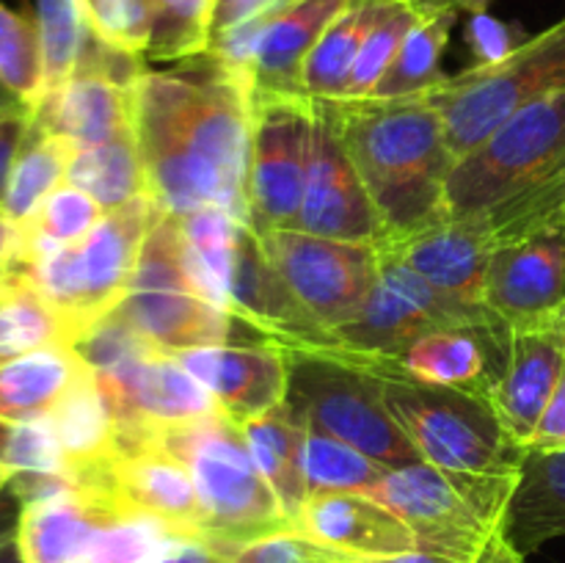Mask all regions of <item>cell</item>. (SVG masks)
<instances>
[{"instance_id":"37","label":"cell","mask_w":565,"mask_h":563,"mask_svg":"<svg viewBox=\"0 0 565 563\" xmlns=\"http://www.w3.org/2000/svg\"><path fill=\"white\" fill-rule=\"evenodd\" d=\"M33 20L42 42L44 94H47L75 75L97 36L88 28L81 0H36Z\"/></svg>"},{"instance_id":"2","label":"cell","mask_w":565,"mask_h":563,"mask_svg":"<svg viewBox=\"0 0 565 563\" xmlns=\"http://www.w3.org/2000/svg\"><path fill=\"white\" fill-rule=\"evenodd\" d=\"M351 155L384 237L408 235L447 213V180L456 158L445 125L425 94L401 99H315Z\"/></svg>"},{"instance_id":"50","label":"cell","mask_w":565,"mask_h":563,"mask_svg":"<svg viewBox=\"0 0 565 563\" xmlns=\"http://www.w3.org/2000/svg\"><path fill=\"white\" fill-rule=\"evenodd\" d=\"M403 3H408L419 14H439V11H458V14L469 11V14H475V11H486L491 0H403Z\"/></svg>"},{"instance_id":"30","label":"cell","mask_w":565,"mask_h":563,"mask_svg":"<svg viewBox=\"0 0 565 563\" xmlns=\"http://www.w3.org/2000/svg\"><path fill=\"white\" fill-rule=\"evenodd\" d=\"M390 0H351L340 17L320 36L318 47L303 66V97H345L353 64H356L370 28L384 14Z\"/></svg>"},{"instance_id":"53","label":"cell","mask_w":565,"mask_h":563,"mask_svg":"<svg viewBox=\"0 0 565 563\" xmlns=\"http://www.w3.org/2000/svg\"><path fill=\"white\" fill-rule=\"evenodd\" d=\"M386 563H456L450 557H441L434 555V552H425V550H414V552H403V555L395 557H384Z\"/></svg>"},{"instance_id":"36","label":"cell","mask_w":565,"mask_h":563,"mask_svg":"<svg viewBox=\"0 0 565 563\" xmlns=\"http://www.w3.org/2000/svg\"><path fill=\"white\" fill-rule=\"evenodd\" d=\"M303 467H307L309 497L334 495V491L373 495L386 472V467L364 456L362 450L309 425H303Z\"/></svg>"},{"instance_id":"11","label":"cell","mask_w":565,"mask_h":563,"mask_svg":"<svg viewBox=\"0 0 565 563\" xmlns=\"http://www.w3.org/2000/svg\"><path fill=\"white\" fill-rule=\"evenodd\" d=\"M287 357L290 384L285 403L298 423L356 447L386 469L423 461L417 447L386 408L381 381L375 375L326 353Z\"/></svg>"},{"instance_id":"45","label":"cell","mask_w":565,"mask_h":563,"mask_svg":"<svg viewBox=\"0 0 565 563\" xmlns=\"http://www.w3.org/2000/svg\"><path fill=\"white\" fill-rule=\"evenodd\" d=\"M31 125L33 110L25 108V105L0 116V199H3L6 185H9L11 166H14L28 132H31Z\"/></svg>"},{"instance_id":"41","label":"cell","mask_w":565,"mask_h":563,"mask_svg":"<svg viewBox=\"0 0 565 563\" xmlns=\"http://www.w3.org/2000/svg\"><path fill=\"white\" fill-rule=\"evenodd\" d=\"M81 9L99 42L147 59L154 0H81Z\"/></svg>"},{"instance_id":"59","label":"cell","mask_w":565,"mask_h":563,"mask_svg":"<svg viewBox=\"0 0 565 563\" xmlns=\"http://www.w3.org/2000/svg\"><path fill=\"white\" fill-rule=\"evenodd\" d=\"M337 563H386L379 557H351V555H334Z\"/></svg>"},{"instance_id":"22","label":"cell","mask_w":565,"mask_h":563,"mask_svg":"<svg viewBox=\"0 0 565 563\" xmlns=\"http://www.w3.org/2000/svg\"><path fill=\"white\" fill-rule=\"evenodd\" d=\"M565 373V318L561 307L544 318L511 323L508 359L494 406L519 445L527 447Z\"/></svg>"},{"instance_id":"33","label":"cell","mask_w":565,"mask_h":563,"mask_svg":"<svg viewBox=\"0 0 565 563\" xmlns=\"http://www.w3.org/2000/svg\"><path fill=\"white\" fill-rule=\"evenodd\" d=\"M458 17H461L458 11H439V14L419 17L417 25H414L412 31H408V36L403 39L395 61H392L390 70L384 72V77H381L379 86L373 88L370 97H414V94L428 92L436 83L445 81L447 75H441L439 61L447 42H450V33L452 28H456Z\"/></svg>"},{"instance_id":"39","label":"cell","mask_w":565,"mask_h":563,"mask_svg":"<svg viewBox=\"0 0 565 563\" xmlns=\"http://www.w3.org/2000/svg\"><path fill=\"white\" fill-rule=\"evenodd\" d=\"M215 0H154L149 61H185L207 53Z\"/></svg>"},{"instance_id":"15","label":"cell","mask_w":565,"mask_h":563,"mask_svg":"<svg viewBox=\"0 0 565 563\" xmlns=\"http://www.w3.org/2000/svg\"><path fill=\"white\" fill-rule=\"evenodd\" d=\"M92 373L114 417L116 447L149 442L166 425L218 412V403L180 359L152 346L136 348Z\"/></svg>"},{"instance_id":"25","label":"cell","mask_w":565,"mask_h":563,"mask_svg":"<svg viewBox=\"0 0 565 563\" xmlns=\"http://www.w3.org/2000/svg\"><path fill=\"white\" fill-rule=\"evenodd\" d=\"M351 0H287L259 14L252 53V88L259 94L303 97V66L320 36Z\"/></svg>"},{"instance_id":"6","label":"cell","mask_w":565,"mask_h":563,"mask_svg":"<svg viewBox=\"0 0 565 563\" xmlns=\"http://www.w3.org/2000/svg\"><path fill=\"white\" fill-rule=\"evenodd\" d=\"M381 381L386 408L425 464L461 475L519 478L527 447L480 392L428 384L403 373H370Z\"/></svg>"},{"instance_id":"3","label":"cell","mask_w":565,"mask_h":563,"mask_svg":"<svg viewBox=\"0 0 565 563\" xmlns=\"http://www.w3.org/2000/svg\"><path fill=\"white\" fill-rule=\"evenodd\" d=\"M445 208L486 215L497 243L565 219V86L519 110L452 166Z\"/></svg>"},{"instance_id":"24","label":"cell","mask_w":565,"mask_h":563,"mask_svg":"<svg viewBox=\"0 0 565 563\" xmlns=\"http://www.w3.org/2000/svg\"><path fill=\"white\" fill-rule=\"evenodd\" d=\"M296 530L334 555L384 561L419 550L408 524L392 508L375 497L353 491L309 497Z\"/></svg>"},{"instance_id":"34","label":"cell","mask_w":565,"mask_h":563,"mask_svg":"<svg viewBox=\"0 0 565 563\" xmlns=\"http://www.w3.org/2000/svg\"><path fill=\"white\" fill-rule=\"evenodd\" d=\"M103 215L105 210L86 191L70 185V182L58 185L39 204L36 213L20 226V263H17V268H25L28 263L53 252V248L83 241L103 221Z\"/></svg>"},{"instance_id":"4","label":"cell","mask_w":565,"mask_h":563,"mask_svg":"<svg viewBox=\"0 0 565 563\" xmlns=\"http://www.w3.org/2000/svg\"><path fill=\"white\" fill-rule=\"evenodd\" d=\"M9 489L20 500L17 544L25 563H154L193 539L66 472H14Z\"/></svg>"},{"instance_id":"8","label":"cell","mask_w":565,"mask_h":563,"mask_svg":"<svg viewBox=\"0 0 565 563\" xmlns=\"http://www.w3.org/2000/svg\"><path fill=\"white\" fill-rule=\"evenodd\" d=\"M516 484L519 478L447 472L417 461L386 469L370 497L408 524L419 550L456 563H475L489 541L505 530Z\"/></svg>"},{"instance_id":"31","label":"cell","mask_w":565,"mask_h":563,"mask_svg":"<svg viewBox=\"0 0 565 563\" xmlns=\"http://www.w3.org/2000/svg\"><path fill=\"white\" fill-rule=\"evenodd\" d=\"M72 155H75V147L66 138L53 136L33 121L31 132L11 166L3 199H0V210L6 219L14 221L17 226L25 224L36 213L39 204L66 182Z\"/></svg>"},{"instance_id":"14","label":"cell","mask_w":565,"mask_h":563,"mask_svg":"<svg viewBox=\"0 0 565 563\" xmlns=\"http://www.w3.org/2000/svg\"><path fill=\"white\" fill-rule=\"evenodd\" d=\"M252 163H248V226L298 230L307 188L312 105L309 97L252 94Z\"/></svg>"},{"instance_id":"16","label":"cell","mask_w":565,"mask_h":563,"mask_svg":"<svg viewBox=\"0 0 565 563\" xmlns=\"http://www.w3.org/2000/svg\"><path fill=\"white\" fill-rule=\"evenodd\" d=\"M143 55L108 47L94 39L75 75L44 94L33 121L75 149L130 136L136 116V81L147 72Z\"/></svg>"},{"instance_id":"1","label":"cell","mask_w":565,"mask_h":563,"mask_svg":"<svg viewBox=\"0 0 565 563\" xmlns=\"http://www.w3.org/2000/svg\"><path fill=\"white\" fill-rule=\"evenodd\" d=\"M252 83L210 53L136 81V132L147 193L160 213L218 208L248 221Z\"/></svg>"},{"instance_id":"12","label":"cell","mask_w":565,"mask_h":563,"mask_svg":"<svg viewBox=\"0 0 565 563\" xmlns=\"http://www.w3.org/2000/svg\"><path fill=\"white\" fill-rule=\"evenodd\" d=\"M381 252V274L362 312L334 331L337 342L356 353L395 357L414 340L439 329H486L508 323L486 304L436 290L401 259Z\"/></svg>"},{"instance_id":"21","label":"cell","mask_w":565,"mask_h":563,"mask_svg":"<svg viewBox=\"0 0 565 563\" xmlns=\"http://www.w3.org/2000/svg\"><path fill=\"white\" fill-rule=\"evenodd\" d=\"M379 246L436 290L483 304L486 274L497 248L494 226L486 215L445 213L408 235L381 237Z\"/></svg>"},{"instance_id":"29","label":"cell","mask_w":565,"mask_h":563,"mask_svg":"<svg viewBox=\"0 0 565 563\" xmlns=\"http://www.w3.org/2000/svg\"><path fill=\"white\" fill-rule=\"evenodd\" d=\"M241 431L248 442L259 472L265 475L281 508L296 528L309 500L307 467H303V425L285 401L259 417L241 419Z\"/></svg>"},{"instance_id":"10","label":"cell","mask_w":565,"mask_h":563,"mask_svg":"<svg viewBox=\"0 0 565 563\" xmlns=\"http://www.w3.org/2000/svg\"><path fill=\"white\" fill-rule=\"evenodd\" d=\"M110 315L163 353L224 346L232 342L237 326L246 329L235 315L215 307L193 287L180 221L166 213L154 221L130 287Z\"/></svg>"},{"instance_id":"55","label":"cell","mask_w":565,"mask_h":563,"mask_svg":"<svg viewBox=\"0 0 565 563\" xmlns=\"http://www.w3.org/2000/svg\"><path fill=\"white\" fill-rule=\"evenodd\" d=\"M11 434H14V425L6 423V419H0V464H6V453H9Z\"/></svg>"},{"instance_id":"43","label":"cell","mask_w":565,"mask_h":563,"mask_svg":"<svg viewBox=\"0 0 565 563\" xmlns=\"http://www.w3.org/2000/svg\"><path fill=\"white\" fill-rule=\"evenodd\" d=\"M6 464L14 472H66L64 453L47 417L14 425Z\"/></svg>"},{"instance_id":"58","label":"cell","mask_w":565,"mask_h":563,"mask_svg":"<svg viewBox=\"0 0 565 563\" xmlns=\"http://www.w3.org/2000/svg\"><path fill=\"white\" fill-rule=\"evenodd\" d=\"M11 478H14V469H11L9 464H0V497H3L6 489H9Z\"/></svg>"},{"instance_id":"60","label":"cell","mask_w":565,"mask_h":563,"mask_svg":"<svg viewBox=\"0 0 565 563\" xmlns=\"http://www.w3.org/2000/svg\"><path fill=\"white\" fill-rule=\"evenodd\" d=\"M561 312H563V318H565V301L561 304Z\"/></svg>"},{"instance_id":"42","label":"cell","mask_w":565,"mask_h":563,"mask_svg":"<svg viewBox=\"0 0 565 563\" xmlns=\"http://www.w3.org/2000/svg\"><path fill=\"white\" fill-rule=\"evenodd\" d=\"M218 552L226 563H337L334 552L309 541L296 528L263 535L246 544L224 546Z\"/></svg>"},{"instance_id":"54","label":"cell","mask_w":565,"mask_h":563,"mask_svg":"<svg viewBox=\"0 0 565 563\" xmlns=\"http://www.w3.org/2000/svg\"><path fill=\"white\" fill-rule=\"evenodd\" d=\"M0 563H25V557H22L17 539L9 541V544H6L3 550H0Z\"/></svg>"},{"instance_id":"26","label":"cell","mask_w":565,"mask_h":563,"mask_svg":"<svg viewBox=\"0 0 565 563\" xmlns=\"http://www.w3.org/2000/svg\"><path fill=\"white\" fill-rule=\"evenodd\" d=\"M110 491L125 506L160 519L180 533L204 539V513L191 472L158 439L119 447Z\"/></svg>"},{"instance_id":"28","label":"cell","mask_w":565,"mask_h":563,"mask_svg":"<svg viewBox=\"0 0 565 563\" xmlns=\"http://www.w3.org/2000/svg\"><path fill=\"white\" fill-rule=\"evenodd\" d=\"M505 535L524 557L565 535V447L527 450L508 502Z\"/></svg>"},{"instance_id":"5","label":"cell","mask_w":565,"mask_h":563,"mask_svg":"<svg viewBox=\"0 0 565 563\" xmlns=\"http://www.w3.org/2000/svg\"><path fill=\"white\" fill-rule=\"evenodd\" d=\"M191 472L204 513V541L215 550L292 530L290 517L254 461L237 419L218 412L154 434Z\"/></svg>"},{"instance_id":"35","label":"cell","mask_w":565,"mask_h":563,"mask_svg":"<svg viewBox=\"0 0 565 563\" xmlns=\"http://www.w3.org/2000/svg\"><path fill=\"white\" fill-rule=\"evenodd\" d=\"M72 331L58 309L25 279L0 298V364L47 346H72Z\"/></svg>"},{"instance_id":"23","label":"cell","mask_w":565,"mask_h":563,"mask_svg":"<svg viewBox=\"0 0 565 563\" xmlns=\"http://www.w3.org/2000/svg\"><path fill=\"white\" fill-rule=\"evenodd\" d=\"M232 419L259 417L279 406L290 384V357L274 342H224L171 353Z\"/></svg>"},{"instance_id":"47","label":"cell","mask_w":565,"mask_h":563,"mask_svg":"<svg viewBox=\"0 0 565 563\" xmlns=\"http://www.w3.org/2000/svg\"><path fill=\"white\" fill-rule=\"evenodd\" d=\"M565 447V373L530 439L527 450H563Z\"/></svg>"},{"instance_id":"49","label":"cell","mask_w":565,"mask_h":563,"mask_svg":"<svg viewBox=\"0 0 565 563\" xmlns=\"http://www.w3.org/2000/svg\"><path fill=\"white\" fill-rule=\"evenodd\" d=\"M20 263V226L0 210V270L17 268Z\"/></svg>"},{"instance_id":"20","label":"cell","mask_w":565,"mask_h":563,"mask_svg":"<svg viewBox=\"0 0 565 563\" xmlns=\"http://www.w3.org/2000/svg\"><path fill=\"white\" fill-rule=\"evenodd\" d=\"M565 301V219L505 237L491 254L483 304L508 323L544 318Z\"/></svg>"},{"instance_id":"17","label":"cell","mask_w":565,"mask_h":563,"mask_svg":"<svg viewBox=\"0 0 565 563\" xmlns=\"http://www.w3.org/2000/svg\"><path fill=\"white\" fill-rule=\"evenodd\" d=\"M221 301L246 329L287 353L329 351L337 337L318 323L287 287L259 246L257 232L241 221L221 270Z\"/></svg>"},{"instance_id":"38","label":"cell","mask_w":565,"mask_h":563,"mask_svg":"<svg viewBox=\"0 0 565 563\" xmlns=\"http://www.w3.org/2000/svg\"><path fill=\"white\" fill-rule=\"evenodd\" d=\"M0 86L36 110L44 99V61L36 20L0 3Z\"/></svg>"},{"instance_id":"56","label":"cell","mask_w":565,"mask_h":563,"mask_svg":"<svg viewBox=\"0 0 565 563\" xmlns=\"http://www.w3.org/2000/svg\"><path fill=\"white\" fill-rule=\"evenodd\" d=\"M17 279H20V270H17V268L0 270V298H3L6 293H9L11 287L17 285Z\"/></svg>"},{"instance_id":"40","label":"cell","mask_w":565,"mask_h":563,"mask_svg":"<svg viewBox=\"0 0 565 563\" xmlns=\"http://www.w3.org/2000/svg\"><path fill=\"white\" fill-rule=\"evenodd\" d=\"M419 17L423 14L414 11L408 3H403V0H390V3H386L384 14L375 20L367 39H364L362 53H359L351 72V81H348L345 97H370V94H373V88L379 86L384 72L390 70L397 50H401L403 39H406L408 31L417 25Z\"/></svg>"},{"instance_id":"51","label":"cell","mask_w":565,"mask_h":563,"mask_svg":"<svg viewBox=\"0 0 565 563\" xmlns=\"http://www.w3.org/2000/svg\"><path fill=\"white\" fill-rule=\"evenodd\" d=\"M17 524H20V500L14 491L6 489V495L0 497V550L17 539Z\"/></svg>"},{"instance_id":"18","label":"cell","mask_w":565,"mask_h":563,"mask_svg":"<svg viewBox=\"0 0 565 563\" xmlns=\"http://www.w3.org/2000/svg\"><path fill=\"white\" fill-rule=\"evenodd\" d=\"M508 340L511 323L486 326V329H439L428 331L412 346L397 351L395 357H375V353H356L345 346L329 348L326 357L362 368L364 373H403L408 379L428 381V384L456 386V390L480 392L494 401L500 386L502 370L508 359Z\"/></svg>"},{"instance_id":"57","label":"cell","mask_w":565,"mask_h":563,"mask_svg":"<svg viewBox=\"0 0 565 563\" xmlns=\"http://www.w3.org/2000/svg\"><path fill=\"white\" fill-rule=\"evenodd\" d=\"M14 108H22V103L14 97V94H9L3 86H0V116L9 114V110H14ZM25 108H28V105H25Z\"/></svg>"},{"instance_id":"44","label":"cell","mask_w":565,"mask_h":563,"mask_svg":"<svg viewBox=\"0 0 565 563\" xmlns=\"http://www.w3.org/2000/svg\"><path fill=\"white\" fill-rule=\"evenodd\" d=\"M467 39L478 64H494L516 47L511 28L491 17L489 11H475L467 25Z\"/></svg>"},{"instance_id":"19","label":"cell","mask_w":565,"mask_h":563,"mask_svg":"<svg viewBox=\"0 0 565 563\" xmlns=\"http://www.w3.org/2000/svg\"><path fill=\"white\" fill-rule=\"evenodd\" d=\"M309 105H312V144H309L307 188H303L298 230L320 237H337V241L379 243L386 230L351 155L345 152L315 99H309Z\"/></svg>"},{"instance_id":"52","label":"cell","mask_w":565,"mask_h":563,"mask_svg":"<svg viewBox=\"0 0 565 563\" xmlns=\"http://www.w3.org/2000/svg\"><path fill=\"white\" fill-rule=\"evenodd\" d=\"M475 563H524V555L508 541L505 530H502V533H497L494 539L489 541V546L480 552Z\"/></svg>"},{"instance_id":"13","label":"cell","mask_w":565,"mask_h":563,"mask_svg":"<svg viewBox=\"0 0 565 563\" xmlns=\"http://www.w3.org/2000/svg\"><path fill=\"white\" fill-rule=\"evenodd\" d=\"M257 237L287 287L331 334L362 312L379 282V243L337 241L303 230H259Z\"/></svg>"},{"instance_id":"46","label":"cell","mask_w":565,"mask_h":563,"mask_svg":"<svg viewBox=\"0 0 565 563\" xmlns=\"http://www.w3.org/2000/svg\"><path fill=\"white\" fill-rule=\"evenodd\" d=\"M281 3H287V0H215L210 39L221 36V33L243 25V22L257 20L259 14H268V11L279 9Z\"/></svg>"},{"instance_id":"9","label":"cell","mask_w":565,"mask_h":563,"mask_svg":"<svg viewBox=\"0 0 565 563\" xmlns=\"http://www.w3.org/2000/svg\"><path fill=\"white\" fill-rule=\"evenodd\" d=\"M565 86V17L524 39L505 59L475 64L423 92L439 110L456 163L483 147L519 110Z\"/></svg>"},{"instance_id":"7","label":"cell","mask_w":565,"mask_h":563,"mask_svg":"<svg viewBox=\"0 0 565 563\" xmlns=\"http://www.w3.org/2000/svg\"><path fill=\"white\" fill-rule=\"evenodd\" d=\"M158 219V204L138 196L105 213L83 241L53 248L17 270L58 309L77 342L121 301Z\"/></svg>"},{"instance_id":"27","label":"cell","mask_w":565,"mask_h":563,"mask_svg":"<svg viewBox=\"0 0 565 563\" xmlns=\"http://www.w3.org/2000/svg\"><path fill=\"white\" fill-rule=\"evenodd\" d=\"M92 373L72 346H47L0 364V419L11 425L50 417Z\"/></svg>"},{"instance_id":"32","label":"cell","mask_w":565,"mask_h":563,"mask_svg":"<svg viewBox=\"0 0 565 563\" xmlns=\"http://www.w3.org/2000/svg\"><path fill=\"white\" fill-rule=\"evenodd\" d=\"M66 182L86 191L105 213L138 196H149L136 132L97 147L75 149Z\"/></svg>"},{"instance_id":"48","label":"cell","mask_w":565,"mask_h":563,"mask_svg":"<svg viewBox=\"0 0 565 563\" xmlns=\"http://www.w3.org/2000/svg\"><path fill=\"white\" fill-rule=\"evenodd\" d=\"M154 563H226L221 552L204 539H182L163 552Z\"/></svg>"}]
</instances>
